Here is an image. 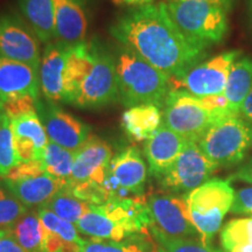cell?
I'll use <instances>...</instances> for the list:
<instances>
[{
  "instance_id": "25",
  "label": "cell",
  "mask_w": 252,
  "mask_h": 252,
  "mask_svg": "<svg viewBox=\"0 0 252 252\" xmlns=\"http://www.w3.org/2000/svg\"><path fill=\"white\" fill-rule=\"evenodd\" d=\"M252 88V59L241 58L229 72L224 94L230 115L239 116L241 108Z\"/></svg>"
},
{
  "instance_id": "42",
  "label": "cell",
  "mask_w": 252,
  "mask_h": 252,
  "mask_svg": "<svg viewBox=\"0 0 252 252\" xmlns=\"http://www.w3.org/2000/svg\"><path fill=\"white\" fill-rule=\"evenodd\" d=\"M5 236H7V235H6V234H5V232L0 231V238H1V237H5Z\"/></svg>"
},
{
  "instance_id": "27",
  "label": "cell",
  "mask_w": 252,
  "mask_h": 252,
  "mask_svg": "<svg viewBox=\"0 0 252 252\" xmlns=\"http://www.w3.org/2000/svg\"><path fill=\"white\" fill-rule=\"evenodd\" d=\"M220 239L223 252H252V217L229 220Z\"/></svg>"
},
{
  "instance_id": "15",
  "label": "cell",
  "mask_w": 252,
  "mask_h": 252,
  "mask_svg": "<svg viewBox=\"0 0 252 252\" xmlns=\"http://www.w3.org/2000/svg\"><path fill=\"white\" fill-rule=\"evenodd\" d=\"M112 158L110 145L96 135H90L75 152V161L68 185L90 184L102 187Z\"/></svg>"
},
{
  "instance_id": "6",
  "label": "cell",
  "mask_w": 252,
  "mask_h": 252,
  "mask_svg": "<svg viewBox=\"0 0 252 252\" xmlns=\"http://www.w3.org/2000/svg\"><path fill=\"white\" fill-rule=\"evenodd\" d=\"M197 144L217 168L237 165L252 146V125L241 116H228L214 123Z\"/></svg>"
},
{
  "instance_id": "12",
  "label": "cell",
  "mask_w": 252,
  "mask_h": 252,
  "mask_svg": "<svg viewBox=\"0 0 252 252\" xmlns=\"http://www.w3.org/2000/svg\"><path fill=\"white\" fill-rule=\"evenodd\" d=\"M217 169L206 157L196 141H187L185 149L162 178L161 186L173 193H190L206 184Z\"/></svg>"
},
{
  "instance_id": "9",
  "label": "cell",
  "mask_w": 252,
  "mask_h": 252,
  "mask_svg": "<svg viewBox=\"0 0 252 252\" xmlns=\"http://www.w3.org/2000/svg\"><path fill=\"white\" fill-rule=\"evenodd\" d=\"M151 226L154 236L169 238H200L189 217L185 196L171 194H154L147 200Z\"/></svg>"
},
{
  "instance_id": "30",
  "label": "cell",
  "mask_w": 252,
  "mask_h": 252,
  "mask_svg": "<svg viewBox=\"0 0 252 252\" xmlns=\"http://www.w3.org/2000/svg\"><path fill=\"white\" fill-rule=\"evenodd\" d=\"M19 163L11 119L0 112V179L6 178Z\"/></svg>"
},
{
  "instance_id": "34",
  "label": "cell",
  "mask_w": 252,
  "mask_h": 252,
  "mask_svg": "<svg viewBox=\"0 0 252 252\" xmlns=\"http://www.w3.org/2000/svg\"><path fill=\"white\" fill-rule=\"evenodd\" d=\"M40 98H34L32 96L15 97L0 103V112L14 121L31 113H37V105Z\"/></svg>"
},
{
  "instance_id": "41",
  "label": "cell",
  "mask_w": 252,
  "mask_h": 252,
  "mask_svg": "<svg viewBox=\"0 0 252 252\" xmlns=\"http://www.w3.org/2000/svg\"><path fill=\"white\" fill-rule=\"evenodd\" d=\"M206 1H209V2H213V4L219 5L228 12L231 9L232 4H234V0H206Z\"/></svg>"
},
{
  "instance_id": "1",
  "label": "cell",
  "mask_w": 252,
  "mask_h": 252,
  "mask_svg": "<svg viewBox=\"0 0 252 252\" xmlns=\"http://www.w3.org/2000/svg\"><path fill=\"white\" fill-rule=\"evenodd\" d=\"M110 34L171 80L180 78L206 56L169 17L166 2L131 9L110 26Z\"/></svg>"
},
{
  "instance_id": "29",
  "label": "cell",
  "mask_w": 252,
  "mask_h": 252,
  "mask_svg": "<svg viewBox=\"0 0 252 252\" xmlns=\"http://www.w3.org/2000/svg\"><path fill=\"white\" fill-rule=\"evenodd\" d=\"M40 160L47 174L69 180L75 161V152L49 141Z\"/></svg>"
},
{
  "instance_id": "7",
  "label": "cell",
  "mask_w": 252,
  "mask_h": 252,
  "mask_svg": "<svg viewBox=\"0 0 252 252\" xmlns=\"http://www.w3.org/2000/svg\"><path fill=\"white\" fill-rule=\"evenodd\" d=\"M228 117L212 112L198 97L185 90H171L163 103L162 124L188 141H197L220 119Z\"/></svg>"
},
{
  "instance_id": "19",
  "label": "cell",
  "mask_w": 252,
  "mask_h": 252,
  "mask_svg": "<svg viewBox=\"0 0 252 252\" xmlns=\"http://www.w3.org/2000/svg\"><path fill=\"white\" fill-rule=\"evenodd\" d=\"M187 141L163 124L160 126L156 133L145 141L144 151L151 174L162 178L180 156Z\"/></svg>"
},
{
  "instance_id": "11",
  "label": "cell",
  "mask_w": 252,
  "mask_h": 252,
  "mask_svg": "<svg viewBox=\"0 0 252 252\" xmlns=\"http://www.w3.org/2000/svg\"><path fill=\"white\" fill-rule=\"evenodd\" d=\"M147 178L144 158L135 147H128L111 159L103 184L108 201L112 198L140 196Z\"/></svg>"
},
{
  "instance_id": "10",
  "label": "cell",
  "mask_w": 252,
  "mask_h": 252,
  "mask_svg": "<svg viewBox=\"0 0 252 252\" xmlns=\"http://www.w3.org/2000/svg\"><path fill=\"white\" fill-rule=\"evenodd\" d=\"M118 99L116 59L98 45L94 64L78 90L71 105L81 109H99Z\"/></svg>"
},
{
  "instance_id": "24",
  "label": "cell",
  "mask_w": 252,
  "mask_h": 252,
  "mask_svg": "<svg viewBox=\"0 0 252 252\" xmlns=\"http://www.w3.org/2000/svg\"><path fill=\"white\" fill-rule=\"evenodd\" d=\"M19 11L42 43L55 40V13L53 0H17Z\"/></svg>"
},
{
  "instance_id": "23",
  "label": "cell",
  "mask_w": 252,
  "mask_h": 252,
  "mask_svg": "<svg viewBox=\"0 0 252 252\" xmlns=\"http://www.w3.org/2000/svg\"><path fill=\"white\" fill-rule=\"evenodd\" d=\"M156 104H140L125 110L122 126L133 141H146L162 125V112Z\"/></svg>"
},
{
  "instance_id": "28",
  "label": "cell",
  "mask_w": 252,
  "mask_h": 252,
  "mask_svg": "<svg viewBox=\"0 0 252 252\" xmlns=\"http://www.w3.org/2000/svg\"><path fill=\"white\" fill-rule=\"evenodd\" d=\"M45 206L56 214L60 219L74 224H76L91 208V204L75 196L68 185L59 190Z\"/></svg>"
},
{
  "instance_id": "3",
  "label": "cell",
  "mask_w": 252,
  "mask_h": 252,
  "mask_svg": "<svg viewBox=\"0 0 252 252\" xmlns=\"http://www.w3.org/2000/svg\"><path fill=\"white\" fill-rule=\"evenodd\" d=\"M118 99L126 108L140 104L163 106L171 91V77L132 50L121 47L116 59Z\"/></svg>"
},
{
  "instance_id": "21",
  "label": "cell",
  "mask_w": 252,
  "mask_h": 252,
  "mask_svg": "<svg viewBox=\"0 0 252 252\" xmlns=\"http://www.w3.org/2000/svg\"><path fill=\"white\" fill-rule=\"evenodd\" d=\"M97 48V43L86 41L70 47L63 75V103H74L82 83L94 67Z\"/></svg>"
},
{
  "instance_id": "37",
  "label": "cell",
  "mask_w": 252,
  "mask_h": 252,
  "mask_svg": "<svg viewBox=\"0 0 252 252\" xmlns=\"http://www.w3.org/2000/svg\"><path fill=\"white\" fill-rule=\"evenodd\" d=\"M234 179L252 185V159L243 165L234 174Z\"/></svg>"
},
{
  "instance_id": "36",
  "label": "cell",
  "mask_w": 252,
  "mask_h": 252,
  "mask_svg": "<svg viewBox=\"0 0 252 252\" xmlns=\"http://www.w3.org/2000/svg\"><path fill=\"white\" fill-rule=\"evenodd\" d=\"M0 252H26L9 236L0 238Z\"/></svg>"
},
{
  "instance_id": "22",
  "label": "cell",
  "mask_w": 252,
  "mask_h": 252,
  "mask_svg": "<svg viewBox=\"0 0 252 252\" xmlns=\"http://www.w3.org/2000/svg\"><path fill=\"white\" fill-rule=\"evenodd\" d=\"M11 123L19 161L40 160L49 139L39 115L31 113Z\"/></svg>"
},
{
  "instance_id": "18",
  "label": "cell",
  "mask_w": 252,
  "mask_h": 252,
  "mask_svg": "<svg viewBox=\"0 0 252 252\" xmlns=\"http://www.w3.org/2000/svg\"><path fill=\"white\" fill-rule=\"evenodd\" d=\"M55 40L68 46L84 42L88 30L87 0H53Z\"/></svg>"
},
{
  "instance_id": "17",
  "label": "cell",
  "mask_w": 252,
  "mask_h": 252,
  "mask_svg": "<svg viewBox=\"0 0 252 252\" xmlns=\"http://www.w3.org/2000/svg\"><path fill=\"white\" fill-rule=\"evenodd\" d=\"M40 70L26 63L0 58V103L21 96L39 99Z\"/></svg>"
},
{
  "instance_id": "20",
  "label": "cell",
  "mask_w": 252,
  "mask_h": 252,
  "mask_svg": "<svg viewBox=\"0 0 252 252\" xmlns=\"http://www.w3.org/2000/svg\"><path fill=\"white\" fill-rule=\"evenodd\" d=\"M71 46L59 41L47 43L40 65V88L48 102H62L63 75Z\"/></svg>"
},
{
  "instance_id": "16",
  "label": "cell",
  "mask_w": 252,
  "mask_h": 252,
  "mask_svg": "<svg viewBox=\"0 0 252 252\" xmlns=\"http://www.w3.org/2000/svg\"><path fill=\"white\" fill-rule=\"evenodd\" d=\"M6 188L27 208L45 206L54 195L68 185V180L55 178L46 172L5 178Z\"/></svg>"
},
{
  "instance_id": "39",
  "label": "cell",
  "mask_w": 252,
  "mask_h": 252,
  "mask_svg": "<svg viewBox=\"0 0 252 252\" xmlns=\"http://www.w3.org/2000/svg\"><path fill=\"white\" fill-rule=\"evenodd\" d=\"M111 1L117 6H132V7L137 8L153 4L154 0H111Z\"/></svg>"
},
{
  "instance_id": "32",
  "label": "cell",
  "mask_w": 252,
  "mask_h": 252,
  "mask_svg": "<svg viewBox=\"0 0 252 252\" xmlns=\"http://www.w3.org/2000/svg\"><path fill=\"white\" fill-rule=\"evenodd\" d=\"M80 252H147V244L137 237L123 242L86 239Z\"/></svg>"
},
{
  "instance_id": "14",
  "label": "cell",
  "mask_w": 252,
  "mask_h": 252,
  "mask_svg": "<svg viewBox=\"0 0 252 252\" xmlns=\"http://www.w3.org/2000/svg\"><path fill=\"white\" fill-rule=\"evenodd\" d=\"M37 115L49 141L69 151H76L90 137V126L48 100H39Z\"/></svg>"
},
{
  "instance_id": "38",
  "label": "cell",
  "mask_w": 252,
  "mask_h": 252,
  "mask_svg": "<svg viewBox=\"0 0 252 252\" xmlns=\"http://www.w3.org/2000/svg\"><path fill=\"white\" fill-rule=\"evenodd\" d=\"M239 116L247 121L248 123H250L252 125V88L251 90L249 91L247 98H245L243 105L241 108V112H239Z\"/></svg>"
},
{
  "instance_id": "2",
  "label": "cell",
  "mask_w": 252,
  "mask_h": 252,
  "mask_svg": "<svg viewBox=\"0 0 252 252\" xmlns=\"http://www.w3.org/2000/svg\"><path fill=\"white\" fill-rule=\"evenodd\" d=\"M78 231L91 238L123 242L135 238L150 230L151 219L147 200L143 195L112 198L94 206L75 224Z\"/></svg>"
},
{
  "instance_id": "33",
  "label": "cell",
  "mask_w": 252,
  "mask_h": 252,
  "mask_svg": "<svg viewBox=\"0 0 252 252\" xmlns=\"http://www.w3.org/2000/svg\"><path fill=\"white\" fill-rule=\"evenodd\" d=\"M159 243L157 252H223L203 243L201 239L169 238L163 236H154Z\"/></svg>"
},
{
  "instance_id": "26",
  "label": "cell",
  "mask_w": 252,
  "mask_h": 252,
  "mask_svg": "<svg viewBox=\"0 0 252 252\" xmlns=\"http://www.w3.org/2000/svg\"><path fill=\"white\" fill-rule=\"evenodd\" d=\"M12 237L26 252H43L45 228L37 212H27L9 229Z\"/></svg>"
},
{
  "instance_id": "40",
  "label": "cell",
  "mask_w": 252,
  "mask_h": 252,
  "mask_svg": "<svg viewBox=\"0 0 252 252\" xmlns=\"http://www.w3.org/2000/svg\"><path fill=\"white\" fill-rule=\"evenodd\" d=\"M247 19L249 34H250V37L252 39V0H248L247 2Z\"/></svg>"
},
{
  "instance_id": "13",
  "label": "cell",
  "mask_w": 252,
  "mask_h": 252,
  "mask_svg": "<svg viewBox=\"0 0 252 252\" xmlns=\"http://www.w3.org/2000/svg\"><path fill=\"white\" fill-rule=\"evenodd\" d=\"M0 58L26 63L40 70V40L15 12L0 13Z\"/></svg>"
},
{
  "instance_id": "35",
  "label": "cell",
  "mask_w": 252,
  "mask_h": 252,
  "mask_svg": "<svg viewBox=\"0 0 252 252\" xmlns=\"http://www.w3.org/2000/svg\"><path fill=\"white\" fill-rule=\"evenodd\" d=\"M230 213L236 215H252V187L242 188L235 191Z\"/></svg>"
},
{
  "instance_id": "31",
  "label": "cell",
  "mask_w": 252,
  "mask_h": 252,
  "mask_svg": "<svg viewBox=\"0 0 252 252\" xmlns=\"http://www.w3.org/2000/svg\"><path fill=\"white\" fill-rule=\"evenodd\" d=\"M27 212L28 208L6 188L4 182H0V231L7 235L9 229Z\"/></svg>"
},
{
  "instance_id": "4",
  "label": "cell",
  "mask_w": 252,
  "mask_h": 252,
  "mask_svg": "<svg viewBox=\"0 0 252 252\" xmlns=\"http://www.w3.org/2000/svg\"><path fill=\"white\" fill-rule=\"evenodd\" d=\"M169 17L195 46L207 49L228 33V11L206 0H168Z\"/></svg>"
},
{
  "instance_id": "8",
  "label": "cell",
  "mask_w": 252,
  "mask_h": 252,
  "mask_svg": "<svg viewBox=\"0 0 252 252\" xmlns=\"http://www.w3.org/2000/svg\"><path fill=\"white\" fill-rule=\"evenodd\" d=\"M241 52L228 50L203 61L180 78L171 80V90H184L195 97L216 96L224 93L229 72Z\"/></svg>"
},
{
  "instance_id": "5",
  "label": "cell",
  "mask_w": 252,
  "mask_h": 252,
  "mask_svg": "<svg viewBox=\"0 0 252 252\" xmlns=\"http://www.w3.org/2000/svg\"><path fill=\"white\" fill-rule=\"evenodd\" d=\"M189 217L201 241L209 244L231 209L235 190L228 180L212 179L185 195Z\"/></svg>"
}]
</instances>
